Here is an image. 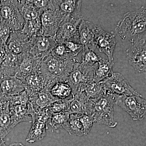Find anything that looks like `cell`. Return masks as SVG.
<instances>
[{"label":"cell","instance_id":"1","mask_svg":"<svg viewBox=\"0 0 146 146\" xmlns=\"http://www.w3.org/2000/svg\"><path fill=\"white\" fill-rule=\"evenodd\" d=\"M115 30L121 39L129 40L131 43L146 39V6L125 14Z\"/></svg>","mask_w":146,"mask_h":146},{"label":"cell","instance_id":"2","mask_svg":"<svg viewBox=\"0 0 146 146\" xmlns=\"http://www.w3.org/2000/svg\"><path fill=\"white\" fill-rule=\"evenodd\" d=\"M80 61L77 57L63 60L51 54L43 58L38 71L45 78L48 90L58 82H66L74 67Z\"/></svg>","mask_w":146,"mask_h":146},{"label":"cell","instance_id":"3","mask_svg":"<svg viewBox=\"0 0 146 146\" xmlns=\"http://www.w3.org/2000/svg\"><path fill=\"white\" fill-rule=\"evenodd\" d=\"M118 96L106 93L100 98L91 100L94 103L93 115L95 123L110 127H116L118 123L114 119V106Z\"/></svg>","mask_w":146,"mask_h":146},{"label":"cell","instance_id":"4","mask_svg":"<svg viewBox=\"0 0 146 146\" xmlns=\"http://www.w3.org/2000/svg\"><path fill=\"white\" fill-rule=\"evenodd\" d=\"M115 104L128 113L135 121H141L145 117L146 101L141 95L118 96Z\"/></svg>","mask_w":146,"mask_h":146},{"label":"cell","instance_id":"5","mask_svg":"<svg viewBox=\"0 0 146 146\" xmlns=\"http://www.w3.org/2000/svg\"><path fill=\"white\" fill-rule=\"evenodd\" d=\"M80 63V61L75 66L66 81L71 87L73 96L83 92L86 85L93 81L94 79L95 66L86 67L81 65Z\"/></svg>","mask_w":146,"mask_h":146},{"label":"cell","instance_id":"6","mask_svg":"<svg viewBox=\"0 0 146 146\" xmlns=\"http://www.w3.org/2000/svg\"><path fill=\"white\" fill-rule=\"evenodd\" d=\"M82 19L83 18H76L65 15L54 37L57 44H63L67 41L80 43L79 28Z\"/></svg>","mask_w":146,"mask_h":146},{"label":"cell","instance_id":"7","mask_svg":"<svg viewBox=\"0 0 146 146\" xmlns=\"http://www.w3.org/2000/svg\"><path fill=\"white\" fill-rule=\"evenodd\" d=\"M106 93L117 96H141L132 88L123 75L113 72L112 75L102 81Z\"/></svg>","mask_w":146,"mask_h":146},{"label":"cell","instance_id":"8","mask_svg":"<svg viewBox=\"0 0 146 146\" xmlns=\"http://www.w3.org/2000/svg\"><path fill=\"white\" fill-rule=\"evenodd\" d=\"M0 19L8 25L11 32H20L25 21L13 1H1Z\"/></svg>","mask_w":146,"mask_h":146},{"label":"cell","instance_id":"9","mask_svg":"<svg viewBox=\"0 0 146 146\" xmlns=\"http://www.w3.org/2000/svg\"><path fill=\"white\" fill-rule=\"evenodd\" d=\"M126 59L136 71L139 73L146 71V39L136 40L126 50Z\"/></svg>","mask_w":146,"mask_h":146},{"label":"cell","instance_id":"10","mask_svg":"<svg viewBox=\"0 0 146 146\" xmlns=\"http://www.w3.org/2000/svg\"><path fill=\"white\" fill-rule=\"evenodd\" d=\"M65 16L56 9L43 10L40 16L41 24L40 35L54 37Z\"/></svg>","mask_w":146,"mask_h":146},{"label":"cell","instance_id":"11","mask_svg":"<svg viewBox=\"0 0 146 146\" xmlns=\"http://www.w3.org/2000/svg\"><path fill=\"white\" fill-rule=\"evenodd\" d=\"M57 44L54 37L40 35L32 36L30 39L29 54L42 60L50 54Z\"/></svg>","mask_w":146,"mask_h":146},{"label":"cell","instance_id":"12","mask_svg":"<svg viewBox=\"0 0 146 146\" xmlns=\"http://www.w3.org/2000/svg\"><path fill=\"white\" fill-rule=\"evenodd\" d=\"M25 90V84L16 76L0 73V102H7L9 98L20 94Z\"/></svg>","mask_w":146,"mask_h":146},{"label":"cell","instance_id":"13","mask_svg":"<svg viewBox=\"0 0 146 146\" xmlns=\"http://www.w3.org/2000/svg\"><path fill=\"white\" fill-rule=\"evenodd\" d=\"M117 44L115 35L104 30L98 25L96 38V48L100 52L106 55L109 61L114 59L113 54Z\"/></svg>","mask_w":146,"mask_h":146},{"label":"cell","instance_id":"14","mask_svg":"<svg viewBox=\"0 0 146 146\" xmlns=\"http://www.w3.org/2000/svg\"><path fill=\"white\" fill-rule=\"evenodd\" d=\"M98 25H95L88 21L82 20L79 28L80 43L89 49H96V38Z\"/></svg>","mask_w":146,"mask_h":146},{"label":"cell","instance_id":"15","mask_svg":"<svg viewBox=\"0 0 146 146\" xmlns=\"http://www.w3.org/2000/svg\"><path fill=\"white\" fill-rule=\"evenodd\" d=\"M30 38L21 32H11L6 47L9 52L17 56L28 53Z\"/></svg>","mask_w":146,"mask_h":146},{"label":"cell","instance_id":"16","mask_svg":"<svg viewBox=\"0 0 146 146\" xmlns=\"http://www.w3.org/2000/svg\"><path fill=\"white\" fill-rule=\"evenodd\" d=\"M69 112L70 114L93 115L94 102L89 100L83 92L75 94L70 102Z\"/></svg>","mask_w":146,"mask_h":146},{"label":"cell","instance_id":"17","mask_svg":"<svg viewBox=\"0 0 146 146\" xmlns=\"http://www.w3.org/2000/svg\"><path fill=\"white\" fill-rule=\"evenodd\" d=\"M20 61L18 72L15 76L21 80L38 70L42 60L32 57L29 53L18 56Z\"/></svg>","mask_w":146,"mask_h":146},{"label":"cell","instance_id":"18","mask_svg":"<svg viewBox=\"0 0 146 146\" xmlns=\"http://www.w3.org/2000/svg\"><path fill=\"white\" fill-rule=\"evenodd\" d=\"M20 80L25 84V90L28 96L36 94L45 89L48 90L47 82L38 70Z\"/></svg>","mask_w":146,"mask_h":146},{"label":"cell","instance_id":"19","mask_svg":"<svg viewBox=\"0 0 146 146\" xmlns=\"http://www.w3.org/2000/svg\"><path fill=\"white\" fill-rule=\"evenodd\" d=\"M55 8L60 11L65 15L76 18H83L82 16V1L59 0L52 1Z\"/></svg>","mask_w":146,"mask_h":146},{"label":"cell","instance_id":"20","mask_svg":"<svg viewBox=\"0 0 146 146\" xmlns=\"http://www.w3.org/2000/svg\"><path fill=\"white\" fill-rule=\"evenodd\" d=\"M9 110L13 127L20 123L32 122V118L29 111V104H9Z\"/></svg>","mask_w":146,"mask_h":146},{"label":"cell","instance_id":"21","mask_svg":"<svg viewBox=\"0 0 146 146\" xmlns=\"http://www.w3.org/2000/svg\"><path fill=\"white\" fill-rule=\"evenodd\" d=\"M25 21L36 20L40 17L43 10L36 9L32 4L31 1H13Z\"/></svg>","mask_w":146,"mask_h":146},{"label":"cell","instance_id":"22","mask_svg":"<svg viewBox=\"0 0 146 146\" xmlns=\"http://www.w3.org/2000/svg\"><path fill=\"white\" fill-rule=\"evenodd\" d=\"M48 91L56 101L70 100L74 96L70 86L66 82H58Z\"/></svg>","mask_w":146,"mask_h":146},{"label":"cell","instance_id":"23","mask_svg":"<svg viewBox=\"0 0 146 146\" xmlns=\"http://www.w3.org/2000/svg\"><path fill=\"white\" fill-rule=\"evenodd\" d=\"M7 55L0 65V73L9 76H15L18 72L20 61L18 56L9 52L6 47Z\"/></svg>","mask_w":146,"mask_h":146},{"label":"cell","instance_id":"24","mask_svg":"<svg viewBox=\"0 0 146 146\" xmlns=\"http://www.w3.org/2000/svg\"><path fill=\"white\" fill-rule=\"evenodd\" d=\"M26 138V141L30 143L42 141L46 136V129L48 124L39 120H35Z\"/></svg>","mask_w":146,"mask_h":146},{"label":"cell","instance_id":"25","mask_svg":"<svg viewBox=\"0 0 146 146\" xmlns=\"http://www.w3.org/2000/svg\"><path fill=\"white\" fill-rule=\"evenodd\" d=\"M113 65V62L102 58L94 68L93 81L100 82L112 75Z\"/></svg>","mask_w":146,"mask_h":146},{"label":"cell","instance_id":"26","mask_svg":"<svg viewBox=\"0 0 146 146\" xmlns=\"http://www.w3.org/2000/svg\"><path fill=\"white\" fill-rule=\"evenodd\" d=\"M13 128L9 114L8 102L0 110V138L4 140Z\"/></svg>","mask_w":146,"mask_h":146},{"label":"cell","instance_id":"27","mask_svg":"<svg viewBox=\"0 0 146 146\" xmlns=\"http://www.w3.org/2000/svg\"><path fill=\"white\" fill-rule=\"evenodd\" d=\"M80 114H70L68 123L63 127L69 134L79 136H85L83 127L79 119Z\"/></svg>","mask_w":146,"mask_h":146},{"label":"cell","instance_id":"28","mask_svg":"<svg viewBox=\"0 0 146 146\" xmlns=\"http://www.w3.org/2000/svg\"><path fill=\"white\" fill-rule=\"evenodd\" d=\"M89 100L96 99L106 94L102 82H97L92 81L89 82L83 91Z\"/></svg>","mask_w":146,"mask_h":146},{"label":"cell","instance_id":"29","mask_svg":"<svg viewBox=\"0 0 146 146\" xmlns=\"http://www.w3.org/2000/svg\"><path fill=\"white\" fill-rule=\"evenodd\" d=\"M102 58L100 56L94 52V51L84 47L80 64L86 67H94Z\"/></svg>","mask_w":146,"mask_h":146},{"label":"cell","instance_id":"30","mask_svg":"<svg viewBox=\"0 0 146 146\" xmlns=\"http://www.w3.org/2000/svg\"><path fill=\"white\" fill-rule=\"evenodd\" d=\"M70 116V113L69 112L52 113L48 124L55 129L63 128L68 123Z\"/></svg>","mask_w":146,"mask_h":146},{"label":"cell","instance_id":"31","mask_svg":"<svg viewBox=\"0 0 146 146\" xmlns=\"http://www.w3.org/2000/svg\"><path fill=\"white\" fill-rule=\"evenodd\" d=\"M41 28V21L39 17L36 20L25 21L23 28L20 32L31 37L35 35H40Z\"/></svg>","mask_w":146,"mask_h":146},{"label":"cell","instance_id":"32","mask_svg":"<svg viewBox=\"0 0 146 146\" xmlns=\"http://www.w3.org/2000/svg\"><path fill=\"white\" fill-rule=\"evenodd\" d=\"M53 56L63 60L71 59L74 57L63 44H57L50 54Z\"/></svg>","mask_w":146,"mask_h":146},{"label":"cell","instance_id":"33","mask_svg":"<svg viewBox=\"0 0 146 146\" xmlns=\"http://www.w3.org/2000/svg\"><path fill=\"white\" fill-rule=\"evenodd\" d=\"M70 100H58L54 102L48 107L52 113L69 112Z\"/></svg>","mask_w":146,"mask_h":146},{"label":"cell","instance_id":"34","mask_svg":"<svg viewBox=\"0 0 146 146\" xmlns=\"http://www.w3.org/2000/svg\"><path fill=\"white\" fill-rule=\"evenodd\" d=\"M79 119L83 127L84 133L86 136L91 130L95 123L94 116L86 114H80Z\"/></svg>","mask_w":146,"mask_h":146},{"label":"cell","instance_id":"35","mask_svg":"<svg viewBox=\"0 0 146 146\" xmlns=\"http://www.w3.org/2000/svg\"><path fill=\"white\" fill-rule=\"evenodd\" d=\"M11 32L8 25L0 19V42L4 45H6Z\"/></svg>","mask_w":146,"mask_h":146},{"label":"cell","instance_id":"36","mask_svg":"<svg viewBox=\"0 0 146 146\" xmlns=\"http://www.w3.org/2000/svg\"><path fill=\"white\" fill-rule=\"evenodd\" d=\"M67 47L74 57H77L80 53L82 52L84 46L80 43L72 41H67L63 43Z\"/></svg>","mask_w":146,"mask_h":146},{"label":"cell","instance_id":"37","mask_svg":"<svg viewBox=\"0 0 146 146\" xmlns=\"http://www.w3.org/2000/svg\"><path fill=\"white\" fill-rule=\"evenodd\" d=\"M7 55L6 45L0 42V65L5 59Z\"/></svg>","mask_w":146,"mask_h":146},{"label":"cell","instance_id":"38","mask_svg":"<svg viewBox=\"0 0 146 146\" xmlns=\"http://www.w3.org/2000/svg\"><path fill=\"white\" fill-rule=\"evenodd\" d=\"M8 146H26L20 143H13Z\"/></svg>","mask_w":146,"mask_h":146},{"label":"cell","instance_id":"39","mask_svg":"<svg viewBox=\"0 0 146 146\" xmlns=\"http://www.w3.org/2000/svg\"><path fill=\"white\" fill-rule=\"evenodd\" d=\"M7 102H0V110H1L5 106V105L7 103Z\"/></svg>","mask_w":146,"mask_h":146},{"label":"cell","instance_id":"40","mask_svg":"<svg viewBox=\"0 0 146 146\" xmlns=\"http://www.w3.org/2000/svg\"><path fill=\"white\" fill-rule=\"evenodd\" d=\"M5 145V142L3 139H1L0 138V146H4Z\"/></svg>","mask_w":146,"mask_h":146},{"label":"cell","instance_id":"41","mask_svg":"<svg viewBox=\"0 0 146 146\" xmlns=\"http://www.w3.org/2000/svg\"><path fill=\"white\" fill-rule=\"evenodd\" d=\"M4 146H7V145H5Z\"/></svg>","mask_w":146,"mask_h":146}]
</instances>
